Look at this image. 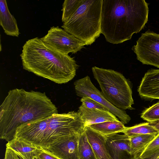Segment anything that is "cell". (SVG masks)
Returning a JSON list of instances; mask_svg holds the SVG:
<instances>
[{
    "label": "cell",
    "mask_w": 159,
    "mask_h": 159,
    "mask_svg": "<svg viewBox=\"0 0 159 159\" xmlns=\"http://www.w3.org/2000/svg\"><path fill=\"white\" fill-rule=\"evenodd\" d=\"M57 113V108L45 93L11 90L0 107V138L8 142L21 125Z\"/></svg>",
    "instance_id": "1"
},
{
    "label": "cell",
    "mask_w": 159,
    "mask_h": 159,
    "mask_svg": "<svg viewBox=\"0 0 159 159\" xmlns=\"http://www.w3.org/2000/svg\"><path fill=\"white\" fill-rule=\"evenodd\" d=\"M144 0H103L101 34L113 44L122 43L139 32L148 20Z\"/></svg>",
    "instance_id": "2"
},
{
    "label": "cell",
    "mask_w": 159,
    "mask_h": 159,
    "mask_svg": "<svg viewBox=\"0 0 159 159\" xmlns=\"http://www.w3.org/2000/svg\"><path fill=\"white\" fill-rule=\"evenodd\" d=\"M20 57L24 69L58 84L73 79L79 67L74 57L57 50L38 37L26 41Z\"/></svg>",
    "instance_id": "3"
},
{
    "label": "cell",
    "mask_w": 159,
    "mask_h": 159,
    "mask_svg": "<svg viewBox=\"0 0 159 159\" xmlns=\"http://www.w3.org/2000/svg\"><path fill=\"white\" fill-rule=\"evenodd\" d=\"M85 127L78 112L58 113L21 125L17 129L14 138L46 148L66 137L81 134Z\"/></svg>",
    "instance_id": "4"
},
{
    "label": "cell",
    "mask_w": 159,
    "mask_h": 159,
    "mask_svg": "<svg viewBox=\"0 0 159 159\" xmlns=\"http://www.w3.org/2000/svg\"><path fill=\"white\" fill-rule=\"evenodd\" d=\"M103 0H83L72 16L61 26L86 45L93 43L101 34Z\"/></svg>",
    "instance_id": "5"
},
{
    "label": "cell",
    "mask_w": 159,
    "mask_h": 159,
    "mask_svg": "<svg viewBox=\"0 0 159 159\" xmlns=\"http://www.w3.org/2000/svg\"><path fill=\"white\" fill-rule=\"evenodd\" d=\"M94 78L99 85L101 92L111 104L121 110H133L132 91L128 83L121 73L111 69L93 67Z\"/></svg>",
    "instance_id": "6"
},
{
    "label": "cell",
    "mask_w": 159,
    "mask_h": 159,
    "mask_svg": "<svg viewBox=\"0 0 159 159\" xmlns=\"http://www.w3.org/2000/svg\"><path fill=\"white\" fill-rule=\"evenodd\" d=\"M74 84L78 96L88 97L93 99L117 117L124 124H128L130 121V117L125 111L114 106L106 99L101 92L92 83L88 76L75 80Z\"/></svg>",
    "instance_id": "7"
},
{
    "label": "cell",
    "mask_w": 159,
    "mask_h": 159,
    "mask_svg": "<svg viewBox=\"0 0 159 159\" xmlns=\"http://www.w3.org/2000/svg\"><path fill=\"white\" fill-rule=\"evenodd\" d=\"M132 50L143 64L159 68V34L149 31L142 34Z\"/></svg>",
    "instance_id": "8"
},
{
    "label": "cell",
    "mask_w": 159,
    "mask_h": 159,
    "mask_svg": "<svg viewBox=\"0 0 159 159\" xmlns=\"http://www.w3.org/2000/svg\"><path fill=\"white\" fill-rule=\"evenodd\" d=\"M41 38L53 48L66 54L76 53L85 45L82 41L58 26L51 27L47 34Z\"/></svg>",
    "instance_id": "9"
},
{
    "label": "cell",
    "mask_w": 159,
    "mask_h": 159,
    "mask_svg": "<svg viewBox=\"0 0 159 159\" xmlns=\"http://www.w3.org/2000/svg\"><path fill=\"white\" fill-rule=\"evenodd\" d=\"M106 146L110 159H131L130 138L125 135H105Z\"/></svg>",
    "instance_id": "10"
},
{
    "label": "cell",
    "mask_w": 159,
    "mask_h": 159,
    "mask_svg": "<svg viewBox=\"0 0 159 159\" xmlns=\"http://www.w3.org/2000/svg\"><path fill=\"white\" fill-rule=\"evenodd\" d=\"M80 135L66 137L47 148H43L61 159H79L78 141Z\"/></svg>",
    "instance_id": "11"
},
{
    "label": "cell",
    "mask_w": 159,
    "mask_h": 159,
    "mask_svg": "<svg viewBox=\"0 0 159 159\" xmlns=\"http://www.w3.org/2000/svg\"><path fill=\"white\" fill-rule=\"evenodd\" d=\"M138 91L146 99H159V69L148 70L143 78Z\"/></svg>",
    "instance_id": "12"
},
{
    "label": "cell",
    "mask_w": 159,
    "mask_h": 159,
    "mask_svg": "<svg viewBox=\"0 0 159 159\" xmlns=\"http://www.w3.org/2000/svg\"><path fill=\"white\" fill-rule=\"evenodd\" d=\"M77 112L85 126L107 121L119 120L115 115L107 110L90 109L82 104Z\"/></svg>",
    "instance_id": "13"
},
{
    "label": "cell",
    "mask_w": 159,
    "mask_h": 159,
    "mask_svg": "<svg viewBox=\"0 0 159 159\" xmlns=\"http://www.w3.org/2000/svg\"><path fill=\"white\" fill-rule=\"evenodd\" d=\"M85 132L97 159H110L106 146L105 135L85 127Z\"/></svg>",
    "instance_id": "14"
},
{
    "label": "cell",
    "mask_w": 159,
    "mask_h": 159,
    "mask_svg": "<svg viewBox=\"0 0 159 159\" xmlns=\"http://www.w3.org/2000/svg\"><path fill=\"white\" fill-rule=\"evenodd\" d=\"M0 24L6 34L18 36L20 32L16 20L9 11L5 0H0Z\"/></svg>",
    "instance_id": "15"
},
{
    "label": "cell",
    "mask_w": 159,
    "mask_h": 159,
    "mask_svg": "<svg viewBox=\"0 0 159 159\" xmlns=\"http://www.w3.org/2000/svg\"><path fill=\"white\" fill-rule=\"evenodd\" d=\"M88 126L104 135L121 133L126 127L124 124L119 120L107 121L91 125Z\"/></svg>",
    "instance_id": "16"
},
{
    "label": "cell",
    "mask_w": 159,
    "mask_h": 159,
    "mask_svg": "<svg viewBox=\"0 0 159 159\" xmlns=\"http://www.w3.org/2000/svg\"><path fill=\"white\" fill-rule=\"evenodd\" d=\"M157 134H144L129 137L131 155L141 153Z\"/></svg>",
    "instance_id": "17"
},
{
    "label": "cell",
    "mask_w": 159,
    "mask_h": 159,
    "mask_svg": "<svg viewBox=\"0 0 159 159\" xmlns=\"http://www.w3.org/2000/svg\"><path fill=\"white\" fill-rule=\"evenodd\" d=\"M129 137L144 134H157L159 132L149 122H145L130 127H126L122 132Z\"/></svg>",
    "instance_id": "18"
},
{
    "label": "cell",
    "mask_w": 159,
    "mask_h": 159,
    "mask_svg": "<svg viewBox=\"0 0 159 159\" xmlns=\"http://www.w3.org/2000/svg\"><path fill=\"white\" fill-rule=\"evenodd\" d=\"M78 150L79 159H97L85 131L79 136Z\"/></svg>",
    "instance_id": "19"
},
{
    "label": "cell",
    "mask_w": 159,
    "mask_h": 159,
    "mask_svg": "<svg viewBox=\"0 0 159 159\" xmlns=\"http://www.w3.org/2000/svg\"><path fill=\"white\" fill-rule=\"evenodd\" d=\"M6 146L15 152L25 153L34 152L39 148L30 143L16 138L8 141Z\"/></svg>",
    "instance_id": "20"
},
{
    "label": "cell",
    "mask_w": 159,
    "mask_h": 159,
    "mask_svg": "<svg viewBox=\"0 0 159 159\" xmlns=\"http://www.w3.org/2000/svg\"><path fill=\"white\" fill-rule=\"evenodd\" d=\"M83 0H65L62 5V21H67L75 12Z\"/></svg>",
    "instance_id": "21"
},
{
    "label": "cell",
    "mask_w": 159,
    "mask_h": 159,
    "mask_svg": "<svg viewBox=\"0 0 159 159\" xmlns=\"http://www.w3.org/2000/svg\"><path fill=\"white\" fill-rule=\"evenodd\" d=\"M141 117L149 123L159 121V102L145 110L142 113Z\"/></svg>",
    "instance_id": "22"
},
{
    "label": "cell",
    "mask_w": 159,
    "mask_h": 159,
    "mask_svg": "<svg viewBox=\"0 0 159 159\" xmlns=\"http://www.w3.org/2000/svg\"><path fill=\"white\" fill-rule=\"evenodd\" d=\"M159 150V133L140 154L143 159L152 156Z\"/></svg>",
    "instance_id": "23"
},
{
    "label": "cell",
    "mask_w": 159,
    "mask_h": 159,
    "mask_svg": "<svg viewBox=\"0 0 159 159\" xmlns=\"http://www.w3.org/2000/svg\"><path fill=\"white\" fill-rule=\"evenodd\" d=\"M80 101L82 105L89 109L107 110L102 105L88 97L81 98Z\"/></svg>",
    "instance_id": "24"
},
{
    "label": "cell",
    "mask_w": 159,
    "mask_h": 159,
    "mask_svg": "<svg viewBox=\"0 0 159 159\" xmlns=\"http://www.w3.org/2000/svg\"><path fill=\"white\" fill-rule=\"evenodd\" d=\"M36 152L40 159H61L41 148L39 147Z\"/></svg>",
    "instance_id": "25"
},
{
    "label": "cell",
    "mask_w": 159,
    "mask_h": 159,
    "mask_svg": "<svg viewBox=\"0 0 159 159\" xmlns=\"http://www.w3.org/2000/svg\"><path fill=\"white\" fill-rule=\"evenodd\" d=\"M15 152L20 159H40L37 155L36 151L34 152L26 153Z\"/></svg>",
    "instance_id": "26"
},
{
    "label": "cell",
    "mask_w": 159,
    "mask_h": 159,
    "mask_svg": "<svg viewBox=\"0 0 159 159\" xmlns=\"http://www.w3.org/2000/svg\"><path fill=\"white\" fill-rule=\"evenodd\" d=\"M4 159H20L17 154L11 148L6 147Z\"/></svg>",
    "instance_id": "27"
},
{
    "label": "cell",
    "mask_w": 159,
    "mask_h": 159,
    "mask_svg": "<svg viewBox=\"0 0 159 159\" xmlns=\"http://www.w3.org/2000/svg\"><path fill=\"white\" fill-rule=\"evenodd\" d=\"M140 153L133 156L131 159H159V150L150 157L142 158L140 156Z\"/></svg>",
    "instance_id": "28"
},
{
    "label": "cell",
    "mask_w": 159,
    "mask_h": 159,
    "mask_svg": "<svg viewBox=\"0 0 159 159\" xmlns=\"http://www.w3.org/2000/svg\"><path fill=\"white\" fill-rule=\"evenodd\" d=\"M149 124L150 125L153 126L159 132V121L153 122L149 123Z\"/></svg>",
    "instance_id": "29"
}]
</instances>
